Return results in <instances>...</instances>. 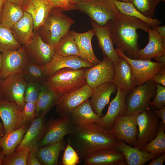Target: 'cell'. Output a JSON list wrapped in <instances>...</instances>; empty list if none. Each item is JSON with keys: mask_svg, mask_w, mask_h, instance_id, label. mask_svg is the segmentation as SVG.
I'll use <instances>...</instances> for the list:
<instances>
[{"mask_svg": "<svg viewBox=\"0 0 165 165\" xmlns=\"http://www.w3.org/2000/svg\"><path fill=\"white\" fill-rule=\"evenodd\" d=\"M70 134L77 152L84 158L100 150L117 148L118 144L109 130L97 122L73 125Z\"/></svg>", "mask_w": 165, "mask_h": 165, "instance_id": "cell-1", "label": "cell"}, {"mask_svg": "<svg viewBox=\"0 0 165 165\" xmlns=\"http://www.w3.org/2000/svg\"><path fill=\"white\" fill-rule=\"evenodd\" d=\"M151 28L139 19L119 11L112 20L111 34L113 44L127 57L135 59L136 53L140 49L137 29H140L148 32Z\"/></svg>", "mask_w": 165, "mask_h": 165, "instance_id": "cell-2", "label": "cell"}, {"mask_svg": "<svg viewBox=\"0 0 165 165\" xmlns=\"http://www.w3.org/2000/svg\"><path fill=\"white\" fill-rule=\"evenodd\" d=\"M63 11L61 9L53 8L37 31L42 40L54 49L74 23Z\"/></svg>", "mask_w": 165, "mask_h": 165, "instance_id": "cell-3", "label": "cell"}, {"mask_svg": "<svg viewBox=\"0 0 165 165\" xmlns=\"http://www.w3.org/2000/svg\"><path fill=\"white\" fill-rule=\"evenodd\" d=\"M86 68L61 69L44 82L50 89L63 96L81 88L87 84L85 73Z\"/></svg>", "mask_w": 165, "mask_h": 165, "instance_id": "cell-4", "label": "cell"}, {"mask_svg": "<svg viewBox=\"0 0 165 165\" xmlns=\"http://www.w3.org/2000/svg\"><path fill=\"white\" fill-rule=\"evenodd\" d=\"M76 9L87 14L97 24L104 26L119 12L112 0H89L75 3Z\"/></svg>", "mask_w": 165, "mask_h": 165, "instance_id": "cell-5", "label": "cell"}, {"mask_svg": "<svg viewBox=\"0 0 165 165\" xmlns=\"http://www.w3.org/2000/svg\"><path fill=\"white\" fill-rule=\"evenodd\" d=\"M156 84L152 79L136 86L126 97L127 108L125 114H138L148 108L151 99L154 97Z\"/></svg>", "mask_w": 165, "mask_h": 165, "instance_id": "cell-6", "label": "cell"}, {"mask_svg": "<svg viewBox=\"0 0 165 165\" xmlns=\"http://www.w3.org/2000/svg\"><path fill=\"white\" fill-rule=\"evenodd\" d=\"M159 119L155 111L148 108L138 114V137L132 146L133 147L142 150L148 142L155 137L159 130Z\"/></svg>", "mask_w": 165, "mask_h": 165, "instance_id": "cell-7", "label": "cell"}, {"mask_svg": "<svg viewBox=\"0 0 165 165\" xmlns=\"http://www.w3.org/2000/svg\"><path fill=\"white\" fill-rule=\"evenodd\" d=\"M28 82L21 73L1 80L0 90L3 100L16 103L23 109L24 94Z\"/></svg>", "mask_w": 165, "mask_h": 165, "instance_id": "cell-8", "label": "cell"}, {"mask_svg": "<svg viewBox=\"0 0 165 165\" xmlns=\"http://www.w3.org/2000/svg\"><path fill=\"white\" fill-rule=\"evenodd\" d=\"M118 54L125 59L130 65L136 86L142 85L152 79L154 75L165 64L152 61L151 60L132 59L127 57L120 49L116 48Z\"/></svg>", "mask_w": 165, "mask_h": 165, "instance_id": "cell-9", "label": "cell"}, {"mask_svg": "<svg viewBox=\"0 0 165 165\" xmlns=\"http://www.w3.org/2000/svg\"><path fill=\"white\" fill-rule=\"evenodd\" d=\"M138 114L119 115L116 118L109 131L118 140L133 146L138 137L136 118Z\"/></svg>", "mask_w": 165, "mask_h": 165, "instance_id": "cell-10", "label": "cell"}, {"mask_svg": "<svg viewBox=\"0 0 165 165\" xmlns=\"http://www.w3.org/2000/svg\"><path fill=\"white\" fill-rule=\"evenodd\" d=\"M2 67L0 80L13 75L21 73L30 59L24 46L19 49L2 53Z\"/></svg>", "mask_w": 165, "mask_h": 165, "instance_id": "cell-11", "label": "cell"}, {"mask_svg": "<svg viewBox=\"0 0 165 165\" xmlns=\"http://www.w3.org/2000/svg\"><path fill=\"white\" fill-rule=\"evenodd\" d=\"M115 71L114 63L107 56L91 68H86L85 75L87 84L94 89L104 83L113 82Z\"/></svg>", "mask_w": 165, "mask_h": 165, "instance_id": "cell-12", "label": "cell"}, {"mask_svg": "<svg viewBox=\"0 0 165 165\" xmlns=\"http://www.w3.org/2000/svg\"><path fill=\"white\" fill-rule=\"evenodd\" d=\"M73 125L68 116L52 118L46 123L45 133L38 145V148L60 141L70 134Z\"/></svg>", "mask_w": 165, "mask_h": 165, "instance_id": "cell-13", "label": "cell"}, {"mask_svg": "<svg viewBox=\"0 0 165 165\" xmlns=\"http://www.w3.org/2000/svg\"><path fill=\"white\" fill-rule=\"evenodd\" d=\"M23 46L30 60L41 66L49 63L55 53L54 49L42 40L37 31L34 32L32 40Z\"/></svg>", "mask_w": 165, "mask_h": 165, "instance_id": "cell-14", "label": "cell"}, {"mask_svg": "<svg viewBox=\"0 0 165 165\" xmlns=\"http://www.w3.org/2000/svg\"><path fill=\"white\" fill-rule=\"evenodd\" d=\"M93 90L86 84L78 90L62 96L56 106V112L60 117L68 116L74 109L91 97Z\"/></svg>", "mask_w": 165, "mask_h": 165, "instance_id": "cell-15", "label": "cell"}, {"mask_svg": "<svg viewBox=\"0 0 165 165\" xmlns=\"http://www.w3.org/2000/svg\"><path fill=\"white\" fill-rule=\"evenodd\" d=\"M22 109L16 102L3 100L0 101V117L4 128V134L17 129L23 124Z\"/></svg>", "mask_w": 165, "mask_h": 165, "instance_id": "cell-16", "label": "cell"}, {"mask_svg": "<svg viewBox=\"0 0 165 165\" xmlns=\"http://www.w3.org/2000/svg\"><path fill=\"white\" fill-rule=\"evenodd\" d=\"M94 65L82 60L79 56L64 57L55 53L50 61L43 67L47 77L48 78L62 68L78 69L82 68H91Z\"/></svg>", "mask_w": 165, "mask_h": 165, "instance_id": "cell-17", "label": "cell"}, {"mask_svg": "<svg viewBox=\"0 0 165 165\" xmlns=\"http://www.w3.org/2000/svg\"><path fill=\"white\" fill-rule=\"evenodd\" d=\"M93 29L98 40V45L104 55L107 56L114 64L116 63L119 56L116 53L112 41L111 29L112 21L104 26H100L90 19Z\"/></svg>", "mask_w": 165, "mask_h": 165, "instance_id": "cell-18", "label": "cell"}, {"mask_svg": "<svg viewBox=\"0 0 165 165\" xmlns=\"http://www.w3.org/2000/svg\"><path fill=\"white\" fill-rule=\"evenodd\" d=\"M114 64L113 82L117 87L127 95L136 86L131 67L128 62L119 56Z\"/></svg>", "mask_w": 165, "mask_h": 165, "instance_id": "cell-19", "label": "cell"}, {"mask_svg": "<svg viewBox=\"0 0 165 165\" xmlns=\"http://www.w3.org/2000/svg\"><path fill=\"white\" fill-rule=\"evenodd\" d=\"M45 116L37 117L31 123L23 138L16 150L27 148L35 151L38 145L44 134L46 128Z\"/></svg>", "mask_w": 165, "mask_h": 165, "instance_id": "cell-20", "label": "cell"}, {"mask_svg": "<svg viewBox=\"0 0 165 165\" xmlns=\"http://www.w3.org/2000/svg\"><path fill=\"white\" fill-rule=\"evenodd\" d=\"M86 165H126L123 154L117 148L100 150L86 156L84 158Z\"/></svg>", "mask_w": 165, "mask_h": 165, "instance_id": "cell-21", "label": "cell"}, {"mask_svg": "<svg viewBox=\"0 0 165 165\" xmlns=\"http://www.w3.org/2000/svg\"><path fill=\"white\" fill-rule=\"evenodd\" d=\"M116 97L110 102L106 113L101 117L98 122L100 125L109 130L117 116L125 114L127 108L126 97L127 94L117 88Z\"/></svg>", "mask_w": 165, "mask_h": 165, "instance_id": "cell-22", "label": "cell"}, {"mask_svg": "<svg viewBox=\"0 0 165 165\" xmlns=\"http://www.w3.org/2000/svg\"><path fill=\"white\" fill-rule=\"evenodd\" d=\"M148 33V43L144 48L139 49L137 52L135 59L149 60L165 54V40L155 29L151 28Z\"/></svg>", "mask_w": 165, "mask_h": 165, "instance_id": "cell-23", "label": "cell"}, {"mask_svg": "<svg viewBox=\"0 0 165 165\" xmlns=\"http://www.w3.org/2000/svg\"><path fill=\"white\" fill-rule=\"evenodd\" d=\"M117 90L113 82L102 84L93 89L90 102L94 112L100 117L103 116L102 111L109 101L112 94Z\"/></svg>", "mask_w": 165, "mask_h": 165, "instance_id": "cell-24", "label": "cell"}, {"mask_svg": "<svg viewBox=\"0 0 165 165\" xmlns=\"http://www.w3.org/2000/svg\"><path fill=\"white\" fill-rule=\"evenodd\" d=\"M79 57L83 60L94 65L100 62L93 51L91 41L95 33L93 29L86 32L79 33L72 31Z\"/></svg>", "mask_w": 165, "mask_h": 165, "instance_id": "cell-25", "label": "cell"}, {"mask_svg": "<svg viewBox=\"0 0 165 165\" xmlns=\"http://www.w3.org/2000/svg\"><path fill=\"white\" fill-rule=\"evenodd\" d=\"M53 8L47 0H28L23 10L31 16L34 32L44 23Z\"/></svg>", "mask_w": 165, "mask_h": 165, "instance_id": "cell-26", "label": "cell"}, {"mask_svg": "<svg viewBox=\"0 0 165 165\" xmlns=\"http://www.w3.org/2000/svg\"><path fill=\"white\" fill-rule=\"evenodd\" d=\"M62 96L49 88L44 82L42 84L35 103L37 116H45L53 107L59 103Z\"/></svg>", "mask_w": 165, "mask_h": 165, "instance_id": "cell-27", "label": "cell"}, {"mask_svg": "<svg viewBox=\"0 0 165 165\" xmlns=\"http://www.w3.org/2000/svg\"><path fill=\"white\" fill-rule=\"evenodd\" d=\"M117 149L123 155L127 165H143L160 155L135 148L120 140Z\"/></svg>", "mask_w": 165, "mask_h": 165, "instance_id": "cell-28", "label": "cell"}, {"mask_svg": "<svg viewBox=\"0 0 165 165\" xmlns=\"http://www.w3.org/2000/svg\"><path fill=\"white\" fill-rule=\"evenodd\" d=\"M10 29L21 45H26L32 40L34 34L33 22L31 16L24 11L22 18Z\"/></svg>", "mask_w": 165, "mask_h": 165, "instance_id": "cell-29", "label": "cell"}, {"mask_svg": "<svg viewBox=\"0 0 165 165\" xmlns=\"http://www.w3.org/2000/svg\"><path fill=\"white\" fill-rule=\"evenodd\" d=\"M63 140L38 148L34 151L41 165H57L61 152L64 149Z\"/></svg>", "mask_w": 165, "mask_h": 165, "instance_id": "cell-30", "label": "cell"}, {"mask_svg": "<svg viewBox=\"0 0 165 165\" xmlns=\"http://www.w3.org/2000/svg\"><path fill=\"white\" fill-rule=\"evenodd\" d=\"M68 116L72 125L97 122L101 117L94 112L88 99L74 109Z\"/></svg>", "mask_w": 165, "mask_h": 165, "instance_id": "cell-31", "label": "cell"}, {"mask_svg": "<svg viewBox=\"0 0 165 165\" xmlns=\"http://www.w3.org/2000/svg\"><path fill=\"white\" fill-rule=\"evenodd\" d=\"M30 125L29 123H24L17 129L9 131L4 134L0 140V147L5 155L11 154L15 152Z\"/></svg>", "mask_w": 165, "mask_h": 165, "instance_id": "cell-32", "label": "cell"}, {"mask_svg": "<svg viewBox=\"0 0 165 165\" xmlns=\"http://www.w3.org/2000/svg\"><path fill=\"white\" fill-rule=\"evenodd\" d=\"M24 13L21 8L6 0L2 10L0 23L10 29L22 18Z\"/></svg>", "mask_w": 165, "mask_h": 165, "instance_id": "cell-33", "label": "cell"}, {"mask_svg": "<svg viewBox=\"0 0 165 165\" xmlns=\"http://www.w3.org/2000/svg\"><path fill=\"white\" fill-rule=\"evenodd\" d=\"M112 0L120 13L139 19L152 28L155 29L161 24V21L157 19L148 18L143 15L130 2H126L116 0Z\"/></svg>", "mask_w": 165, "mask_h": 165, "instance_id": "cell-34", "label": "cell"}, {"mask_svg": "<svg viewBox=\"0 0 165 165\" xmlns=\"http://www.w3.org/2000/svg\"><path fill=\"white\" fill-rule=\"evenodd\" d=\"M21 73L28 82L44 83L47 78L44 67L29 60Z\"/></svg>", "mask_w": 165, "mask_h": 165, "instance_id": "cell-35", "label": "cell"}, {"mask_svg": "<svg viewBox=\"0 0 165 165\" xmlns=\"http://www.w3.org/2000/svg\"><path fill=\"white\" fill-rule=\"evenodd\" d=\"M54 50L55 53L63 56L79 57L72 31L69 30L62 38Z\"/></svg>", "mask_w": 165, "mask_h": 165, "instance_id": "cell-36", "label": "cell"}, {"mask_svg": "<svg viewBox=\"0 0 165 165\" xmlns=\"http://www.w3.org/2000/svg\"><path fill=\"white\" fill-rule=\"evenodd\" d=\"M165 125L161 121L157 134L146 145L142 150L153 154H160L165 153Z\"/></svg>", "mask_w": 165, "mask_h": 165, "instance_id": "cell-37", "label": "cell"}, {"mask_svg": "<svg viewBox=\"0 0 165 165\" xmlns=\"http://www.w3.org/2000/svg\"><path fill=\"white\" fill-rule=\"evenodd\" d=\"M21 45L15 38L11 30L0 23V51L17 50Z\"/></svg>", "mask_w": 165, "mask_h": 165, "instance_id": "cell-38", "label": "cell"}, {"mask_svg": "<svg viewBox=\"0 0 165 165\" xmlns=\"http://www.w3.org/2000/svg\"><path fill=\"white\" fill-rule=\"evenodd\" d=\"M161 1L165 0H129V2L143 15L153 18L156 8Z\"/></svg>", "mask_w": 165, "mask_h": 165, "instance_id": "cell-39", "label": "cell"}, {"mask_svg": "<svg viewBox=\"0 0 165 165\" xmlns=\"http://www.w3.org/2000/svg\"><path fill=\"white\" fill-rule=\"evenodd\" d=\"M30 151L27 148L15 150L13 153L5 155L2 165H27L28 155Z\"/></svg>", "mask_w": 165, "mask_h": 165, "instance_id": "cell-40", "label": "cell"}, {"mask_svg": "<svg viewBox=\"0 0 165 165\" xmlns=\"http://www.w3.org/2000/svg\"><path fill=\"white\" fill-rule=\"evenodd\" d=\"M41 84L32 82H28L24 94L25 102L35 104L40 91Z\"/></svg>", "mask_w": 165, "mask_h": 165, "instance_id": "cell-41", "label": "cell"}, {"mask_svg": "<svg viewBox=\"0 0 165 165\" xmlns=\"http://www.w3.org/2000/svg\"><path fill=\"white\" fill-rule=\"evenodd\" d=\"M79 163V154L71 146L70 141L68 140V144L64 150L62 163L64 165H76Z\"/></svg>", "mask_w": 165, "mask_h": 165, "instance_id": "cell-42", "label": "cell"}, {"mask_svg": "<svg viewBox=\"0 0 165 165\" xmlns=\"http://www.w3.org/2000/svg\"><path fill=\"white\" fill-rule=\"evenodd\" d=\"M149 105L151 108L159 109L165 106V87L160 84H156L155 95Z\"/></svg>", "mask_w": 165, "mask_h": 165, "instance_id": "cell-43", "label": "cell"}, {"mask_svg": "<svg viewBox=\"0 0 165 165\" xmlns=\"http://www.w3.org/2000/svg\"><path fill=\"white\" fill-rule=\"evenodd\" d=\"M24 123H29L37 117L36 113L35 104L25 102L22 110Z\"/></svg>", "mask_w": 165, "mask_h": 165, "instance_id": "cell-44", "label": "cell"}, {"mask_svg": "<svg viewBox=\"0 0 165 165\" xmlns=\"http://www.w3.org/2000/svg\"><path fill=\"white\" fill-rule=\"evenodd\" d=\"M53 8H59L63 11L76 9L72 0H47Z\"/></svg>", "mask_w": 165, "mask_h": 165, "instance_id": "cell-45", "label": "cell"}, {"mask_svg": "<svg viewBox=\"0 0 165 165\" xmlns=\"http://www.w3.org/2000/svg\"><path fill=\"white\" fill-rule=\"evenodd\" d=\"M152 79L156 84L165 86V65L154 75Z\"/></svg>", "mask_w": 165, "mask_h": 165, "instance_id": "cell-46", "label": "cell"}, {"mask_svg": "<svg viewBox=\"0 0 165 165\" xmlns=\"http://www.w3.org/2000/svg\"><path fill=\"white\" fill-rule=\"evenodd\" d=\"M27 164L28 165H41L34 151L30 150L28 153Z\"/></svg>", "mask_w": 165, "mask_h": 165, "instance_id": "cell-47", "label": "cell"}, {"mask_svg": "<svg viewBox=\"0 0 165 165\" xmlns=\"http://www.w3.org/2000/svg\"><path fill=\"white\" fill-rule=\"evenodd\" d=\"M148 165H162L165 160V153L153 158Z\"/></svg>", "mask_w": 165, "mask_h": 165, "instance_id": "cell-48", "label": "cell"}, {"mask_svg": "<svg viewBox=\"0 0 165 165\" xmlns=\"http://www.w3.org/2000/svg\"><path fill=\"white\" fill-rule=\"evenodd\" d=\"M151 108L155 111L159 119L162 120V122L165 125V106L158 109L153 108Z\"/></svg>", "mask_w": 165, "mask_h": 165, "instance_id": "cell-49", "label": "cell"}, {"mask_svg": "<svg viewBox=\"0 0 165 165\" xmlns=\"http://www.w3.org/2000/svg\"><path fill=\"white\" fill-rule=\"evenodd\" d=\"M21 8L23 9L28 0H6Z\"/></svg>", "mask_w": 165, "mask_h": 165, "instance_id": "cell-50", "label": "cell"}, {"mask_svg": "<svg viewBox=\"0 0 165 165\" xmlns=\"http://www.w3.org/2000/svg\"><path fill=\"white\" fill-rule=\"evenodd\" d=\"M159 35L165 40V26H158L155 29Z\"/></svg>", "mask_w": 165, "mask_h": 165, "instance_id": "cell-51", "label": "cell"}, {"mask_svg": "<svg viewBox=\"0 0 165 165\" xmlns=\"http://www.w3.org/2000/svg\"><path fill=\"white\" fill-rule=\"evenodd\" d=\"M153 58L157 62L160 64H165V54Z\"/></svg>", "mask_w": 165, "mask_h": 165, "instance_id": "cell-52", "label": "cell"}, {"mask_svg": "<svg viewBox=\"0 0 165 165\" xmlns=\"http://www.w3.org/2000/svg\"><path fill=\"white\" fill-rule=\"evenodd\" d=\"M4 135V128L2 123L0 122V140Z\"/></svg>", "mask_w": 165, "mask_h": 165, "instance_id": "cell-53", "label": "cell"}, {"mask_svg": "<svg viewBox=\"0 0 165 165\" xmlns=\"http://www.w3.org/2000/svg\"><path fill=\"white\" fill-rule=\"evenodd\" d=\"M5 156L2 148L0 147V165H2L3 158Z\"/></svg>", "mask_w": 165, "mask_h": 165, "instance_id": "cell-54", "label": "cell"}, {"mask_svg": "<svg viewBox=\"0 0 165 165\" xmlns=\"http://www.w3.org/2000/svg\"><path fill=\"white\" fill-rule=\"evenodd\" d=\"M6 0H0V20L2 8Z\"/></svg>", "mask_w": 165, "mask_h": 165, "instance_id": "cell-55", "label": "cell"}, {"mask_svg": "<svg viewBox=\"0 0 165 165\" xmlns=\"http://www.w3.org/2000/svg\"><path fill=\"white\" fill-rule=\"evenodd\" d=\"M89 0H72L73 2L75 4V3L80 2H83L89 1Z\"/></svg>", "mask_w": 165, "mask_h": 165, "instance_id": "cell-56", "label": "cell"}, {"mask_svg": "<svg viewBox=\"0 0 165 165\" xmlns=\"http://www.w3.org/2000/svg\"><path fill=\"white\" fill-rule=\"evenodd\" d=\"M2 55L1 52L0 51V72L2 67Z\"/></svg>", "mask_w": 165, "mask_h": 165, "instance_id": "cell-57", "label": "cell"}, {"mask_svg": "<svg viewBox=\"0 0 165 165\" xmlns=\"http://www.w3.org/2000/svg\"><path fill=\"white\" fill-rule=\"evenodd\" d=\"M119 1H120L126 2H129V0H116Z\"/></svg>", "mask_w": 165, "mask_h": 165, "instance_id": "cell-58", "label": "cell"}, {"mask_svg": "<svg viewBox=\"0 0 165 165\" xmlns=\"http://www.w3.org/2000/svg\"><path fill=\"white\" fill-rule=\"evenodd\" d=\"M0 81H1V80H0ZM3 100V98H2V95H1V92H0V101H2V100Z\"/></svg>", "mask_w": 165, "mask_h": 165, "instance_id": "cell-59", "label": "cell"}]
</instances>
